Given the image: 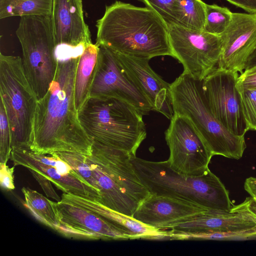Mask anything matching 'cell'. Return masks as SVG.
Instances as JSON below:
<instances>
[{
	"mask_svg": "<svg viewBox=\"0 0 256 256\" xmlns=\"http://www.w3.org/2000/svg\"><path fill=\"white\" fill-rule=\"evenodd\" d=\"M99 47L90 97L113 98L122 100L142 116L152 108L147 98L122 68L114 50Z\"/></svg>",
	"mask_w": 256,
	"mask_h": 256,
	"instance_id": "cell-11",
	"label": "cell"
},
{
	"mask_svg": "<svg viewBox=\"0 0 256 256\" xmlns=\"http://www.w3.org/2000/svg\"><path fill=\"white\" fill-rule=\"evenodd\" d=\"M130 162L150 194L180 199L206 210H228L234 206L228 190L209 168L201 175L191 176L176 172L166 160L149 161L135 156Z\"/></svg>",
	"mask_w": 256,
	"mask_h": 256,
	"instance_id": "cell-3",
	"label": "cell"
},
{
	"mask_svg": "<svg viewBox=\"0 0 256 256\" xmlns=\"http://www.w3.org/2000/svg\"><path fill=\"white\" fill-rule=\"evenodd\" d=\"M12 148L11 132L4 106L0 101V162L6 164L10 158Z\"/></svg>",
	"mask_w": 256,
	"mask_h": 256,
	"instance_id": "cell-30",
	"label": "cell"
},
{
	"mask_svg": "<svg viewBox=\"0 0 256 256\" xmlns=\"http://www.w3.org/2000/svg\"><path fill=\"white\" fill-rule=\"evenodd\" d=\"M250 13H256V0H226Z\"/></svg>",
	"mask_w": 256,
	"mask_h": 256,
	"instance_id": "cell-34",
	"label": "cell"
},
{
	"mask_svg": "<svg viewBox=\"0 0 256 256\" xmlns=\"http://www.w3.org/2000/svg\"><path fill=\"white\" fill-rule=\"evenodd\" d=\"M36 154L30 148L12 150L10 159L14 166H22L47 178L64 193L99 201L98 192L88 184L65 161L54 155Z\"/></svg>",
	"mask_w": 256,
	"mask_h": 256,
	"instance_id": "cell-13",
	"label": "cell"
},
{
	"mask_svg": "<svg viewBox=\"0 0 256 256\" xmlns=\"http://www.w3.org/2000/svg\"><path fill=\"white\" fill-rule=\"evenodd\" d=\"M53 0H0V18L12 16H51Z\"/></svg>",
	"mask_w": 256,
	"mask_h": 256,
	"instance_id": "cell-22",
	"label": "cell"
},
{
	"mask_svg": "<svg viewBox=\"0 0 256 256\" xmlns=\"http://www.w3.org/2000/svg\"><path fill=\"white\" fill-rule=\"evenodd\" d=\"M115 52L122 68L147 98L152 110L170 120L174 114L170 84L152 70L149 59Z\"/></svg>",
	"mask_w": 256,
	"mask_h": 256,
	"instance_id": "cell-17",
	"label": "cell"
},
{
	"mask_svg": "<svg viewBox=\"0 0 256 256\" xmlns=\"http://www.w3.org/2000/svg\"><path fill=\"white\" fill-rule=\"evenodd\" d=\"M256 64V47L248 62L246 69ZM245 69V70H246Z\"/></svg>",
	"mask_w": 256,
	"mask_h": 256,
	"instance_id": "cell-36",
	"label": "cell"
},
{
	"mask_svg": "<svg viewBox=\"0 0 256 256\" xmlns=\"http://www.w3.org/2000/svg\"><path fill=\"white\" fill-rule=\"evenodd\" d=\"M51 17L56 48L83 50L92 43L82 0H53Z\"/></svg>",
	"mask_w": 256,
	"mask_h": 256,
	"instance_id": "cell-18",
	"label": "cell"
},
{
	"mask_svg": "<svg viewBox=\"0 0 256 256\" xmlns=\"http://www.w3.org/2000/svg\"><path fill=\"white\" fill-rule=\"evenodd\" d=\"M218 68L242 73L256 47V13L232 12V20L220 36Z\"/></svg>",
	"mask_w": 256,
	"mask_h": 256,
	"instance_id": "cell-15",
	"label": "cell"
},
{
	"mask_svg": "<svg viewBox=\"0 0 256 256\" xmlns=\"http://www.w3.org/2000/svg\"><path fill=\"white\" fill-rule=\"evenodd\" d=\"M172 57L184 67L183 73L202 80L218 66L222 50L218 36L179 25L168 26Z\"/></svg>",
	"mask_w": 256,
	"mask_h": 256,
	"instance_id": "cell-9",
	"label": "cell"
},
{
	"mask_svg": "<svg viewBox=\"0 0 256 256\" xmlns=\"http://www.w3.org/2000/svg\"><path fill=\"white\" fill-rule=\"evenodd\" d=\"M236 86L248 130H256V88H245L238 84Z\"/></svg>",
	"mask_w": 256,
	"mask_h": 256,
	"instance_id": "cell-29",
	"label": "cell"
},
{
	"mask_svg": "<svg viewBox=\"0 0 256 256\" xmlns=\"http://www.w3.org/2000/svg\"><path fill=\"white\" fill-rule=\"evenodd\" d=\"M236 84L245 88H256V64L246 69L238 76Z\"/></svg>",
	"mask_w": 256,
	"mask_h": 256,
	"instance_id": "cell-33",
	"label": "cell"
},
{
	"mask_svg": "<svg viewBox=\"0 0 256 256\" xmlns=\"http://www.w3.org/2000/svg\"><path fill=\"white\" fill-rule=\"evenodd\" d=\"M62 198L92 210L113 226L128 235L131 240L168 239V230L148 226L132 216L111 210L96 200L66 193L62 194Z\"/></svg>",
	"mask_w": 256,
	"mask_h": 256,
	"instance_id": "cell-20",
	"label": "cell"
},
{
	"mask_svg": "<svg viewBox=\"0 0 256 256\" xmlns=\"http://www.w3.org/2000/svg\"><path fill=\"white\" fill-rule=\"evenodd\" d=\"M16 34L22 47L24 71L39 100L48 92L57 67L51 16L20 17Z\"/></svg>",
	"mask_w": 256,
	"mask_h": 256,
	"instance_id": "cell-8",
	"label": "cell"
},
{
	"mask_svg": "<svg viewBox=\"0 0 256 256\" xmlns=\"http://www.w3.org/2000/svg\"><path fill=\"white\" fill-rule=\"evenodd\" d=\"M178 25L188 29L204 30L206 4L201 0H181Z\"/></svg>",
	"mask_w": 256,
	"mask_h": 256,
	"instance_id": "cell-25",
	"label": "cell"
},
{
	"mask_svg": "<svg viewBox=\"0 0 256 256\" xmlns=\"http://www.w3.org/2000/svg\"><path fill=\"white\" fill-rule=\"evenodd\" d=\"M248 208L256 216V200L251 196H250Z\"/></svg>",
	"mask_w": 256,
	"mask_h": 256,
	"instance_id": "cell-37",
	"label": "cell"
},
{
	"mask_svg": "<svg viewBox=\"0 0 256 256\" xmlns=\"http://www.w3.org/2000/svg\"><path fill=\"white\" fill-rule=\"evenodd\" d=\"M22 192L24 197V206L31 214L44 224L56 230L58 222L52 201L28 188H22Z\"/></svg>",
	"mask_w": 256,
	"mask_h": 256,
	"instance_id": "cell-23",
	"label": "cell"
},
{
	"mask_svg": "<svg viewBox=\"0 0 256 256\" xmlns=\"http://www.w3.org/2000/svg\"><path fill=\"white\" fill-rule=\"evenodd\" d=\"M52 204L58 222L56 231L65 236L84 240H131L89 208L61 198Z\"/></svg>",
	"mask_w": 256,
	"mask_h": 256,
	"instance_id": "cell-14",
	"label": "cell"
},
{
	"mask_svg": "<svg viewBox=\"0 0 256 256\" xmlns=\"http://www.w3.org/2000/svg\"><path fill=\"white\" fill-rule=\"evenodd\" d=\"M165 139L170 150L166 161L172 170L196 176L208 169L212 156L188 117L174 114L165 132Z\"/></svg>",
	"mask_w": 256,
	"mask_h": 256,
	"instance_id": "cell-10",
	"label": "cell"
},
{
	"mask_svg": "<svg viewBox=\"0 0 256 256\" xmlns=\"http://www.w3.org/2000/svg\"><path fill=\"white\" fill-rule=\"evenodd\" d=\"M51 154L56 156L67 162L88 184L99 192L94 170L88 161L87 156L70 152H58Z\"/></svg>",
	"mask_w": 256,
	"mask_h": 256,
	"instance_id": "cell-27",
	"label": "cell"
},
{
	"mask_svg": "<svg viewBox=\"0 0 256 256\" xmlns=\"http://www.w3.org/2000/svg\"><path fill=\"white\" fill-rule=\"evenodd\" d=\"M96 44L124 55L150 60L172 56L168 26L154 10L116 1L96 22Z\"/></svg>",
	"mask_w": 256,
	"mask_h": 256,
	"instance_id": "cell-2",
	"label": "cell"
},
{
	"mask_svg": "<svg viewBox=\"0 0 256 256\" xmlns=\"http://www.w3.org/2000/svg\"><path fill=\"white\" fill-rule=\"evenodd\" d=\"M250 197L230 210H206L170 224L164 230L180 232H224L256 226V216L250 210Z\"/></svg>",
	"mask_w": 256,
	"mask_h": 256,
	"instance_id": "cell-16",
	"label": "cell"
},
{
	"mask_svg": "<svg viewBox=\"0 0 256 256\" xmlns=\"http://www.w3.org/2000/svg\"><path fill=\"white\" fill-rule=\"evenodd\" d=\"M14 166L10 168L6 164L0 163V182L2 188L7 190L14 188Z\"/></svg>",
	"mask_w": 256,
	"mask_h": 256,
	"instance_id": "cell-31",
	"label": "cell"
},
{
	"mask_svg": "<svg viewBox=\"0 0 256 256\" xmlns=\"http://www.w3.org/2000/svg\"><path fill=\"white\" fill-rule=\"evenodd\" d=\"M59 54L54 78L37 102L30 149L38 154L70 152L90 156L92 142L81 124L74 101L80 56Z\"/></svg>",
	"mask_w": 256,
	"mask_h": 256,
	"instance_id": "cell-1",
	"label": "cell"
},
{
	"mask_svg": "<svg viewBox=\"0 0 256 256\" xmlns=\"http://www.w3.org/2000/svg\"><path fill=\"white\" fill-rule=\"evenodd\" d=\"M78 114L92 144L136 156L138 148L146 138L143 116L120 99L90 97Z\"/></svg>",
	"mask_w": 256,
	"mask_h": 256,
	"instance_id": "cell-4",
	"label": "cell"
},
{
	"mask_svg": "<svg viewBox=\"0 0 256 256\" xmlns=\"http://www.w3.org/2000/svg\"><path fill=\"white\" fill-rule=\"evenodd\" d=\"M128 154L100 155L93 161L87 156L97 182L98 202L111 210L132 216L151 194L137 176Z\"/></svg>",
	"mask_w": 256,
	"mask_h": 256,
	"instance_id": "cell-6",
	"label": "cell"
},
{
	"mask_svg": "<svg viewBox=\"0 0 256 256\" xmlns=\"http://www.w3.org/2000/svg\"><path fill=\"white\" fill-rule=\"evenodd\" d=\"M238 76L217 67L202 80V88L214 117L232 134L244 136L249 130L236 86Z\"/></svg>",
	"mask_w": 256,
	"mask_h": 256,
	"instance_id": "cell-12",
	"label": "cell"
},
{
	"mask_svg": "<svg viewBox=\"0 0 256 256\" xmlns=\"http://www.w3.org/2000/svg\"><path fill=\"white\" fill-rule=\"evenodd\" d=\"M99 47L91 43L80 55L74 80V101L78 111L90 98V93L96 65Z\"/></svg>",
	"mask_w": 256,
	"mask_h": 256,
	"instance_id": "cell-21",
	"label": "cell"
},
{
	"mask_svg": "<svg viewBox=\"0 0 256 256\" xmlns=\"http://www.w3.org/2000/svg\"><path fill=\"white\" fill-rule=\"evenodd\" d=\"M244 188L250 196L256 200V178H247L244 183Z\"/></svg>",
	"mask_w": 256,
	"mask_h": 256,
	"instance_id": "cell-35",
	"label": "cell"
},
{
	"mask_svg": "<svg viewBox=\"0 0 256 256\" xmlns=\"http://www.w3.org/2000/svg\"><path fill=\"white\" fill-rule=\"evenodd\" d=\"M154 10L168 26L178 25L181 0H139Z\"/></svg>",
	"mask_w": 256,
	"mask_h": 256,
	"instance_id": "cell-28",
	"label": "cell"
},
{
	"mask_svg": "<svg viewBox=\"0 0 256 256\" xmlns=\"http://www.w3.org/2000/svg\"><path fill=\"white\" fill-rule=\"evenodd\" d=\"M0 96L8 116L12 149L30 148L37 102L22 58L0 54Z\"/></svg>",
	"mask_w": 256,
	"mask_h": 256,
	"instance_id": "cell-7",
	"label": "cell"
},
{
	"mask_svg": "<svg viewBox=\"0 0 256 256\" xmlns=\"http://www.w3.org/2000/svg\"><path fill=\"white\" fill-rule=\"evenodd\" d=\"M232 12L227 8L206 4V21L204 31L220 36L229 25Z\"/></svg>",
	"mask_w": 256,
	"mask_h": 256,
	"instance_id": "cell-26",
	"label": "cell"
},
{
	"mask_svg": "<svg viewBox=\"0 0 256 256\" xmlns=\"http://www.w3.org/2000/svg\"><path fill=\"white\" fill-rule=\"evenodd\" d=\"M204 210L184 200L151 194L140 204L132 217L148 226L164 230Z\"/></svg>",
	"mask_w": 256,
	"mask_h": 256,
	"instance_id": "cell-19",
	"label": "cell"
},
{
	"mask_svg": "<svg viewBox=\"0 0 256 256\" xmlns=\"http://www.w3.org/2000/svg\"><path fill=\"white\" fill-rule=\"evenodd\" d=\"M256 238V226L224 232H180L168 231V240H240Z\"/></svg>",
	"mask_w": 256,
	"mask_h": 256,
	"instance_id": "cell-24",
	"label": "cell"
},
{
	"mask_svg": "<svg viewBox=\"0 0 256 256\" xmlns=\"http://www.w3.org/2000/svg\"><path fill=\"white\" fill-rule=\"evenodd\" d=\"M174 114L188 117L212 156L240 159L246 148L244 136L230 132L214 117L206 99L202 80L182 73L170 84Z\"/></svg>",
	"mask_w": 256,
	"mask_h": 256,
	"instance_id": "cell-5",
	"label": "cell"
},
{
	"mask_svg": "<svg viewBox=\"0 0 256 256\" xmlns=\"http://www.w3.org/2000/svg\"><path fill=\"white\" fill-rule=\"evenodd\" d=\"M30 171L41 186L42 189L48 197H50L59 202L61 200L60 198L55 192L51 184V181L47 178L42 176L40 174L32 170Z\"/></svg>",
	"mask_w": 256,
	"mask_h": 256,
	"instance_id": "cell-32",
	"label": "cell"
}]
</instances>
